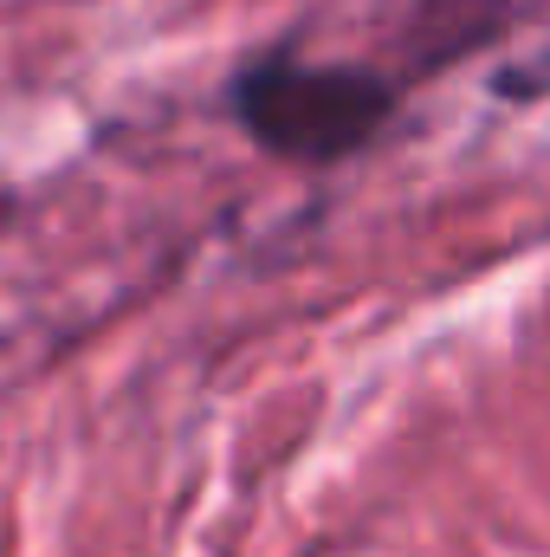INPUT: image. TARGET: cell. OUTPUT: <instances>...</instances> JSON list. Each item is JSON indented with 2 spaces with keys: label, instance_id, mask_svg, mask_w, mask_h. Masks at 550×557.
Segmentation results:
<instances>
[{
  "label": "cell",
  "instance_id": "cell-1",
  "mask_svg": "<svg viewBox=\"0 0 550 557\" xmlns=\"http://www.w3.org/2000/svg\"><path fill=\"white\" fill-rule=\"evenodd\" d=\"M227 104L266 156L330 169L389 131V117L402 111V85L370 65H311L291 46H278L234 72Z\"/></svg>",
  "mask_w": 550,
  "mask_h": 557
},
{
  "label": "cell",
  "instance_id": "cell-2",
  "mask_svg": "<svg viewBox=\"0 0 550 557\" xmlns=\"http://www.w3.org/2000/svg\"><path fill=\"white\" fill-rule=\"evenodd\" d=\"M492 91H499V98H512V104L550 98V46H545V52H532V59H518V65H505V72L492 78Z\"/></svg>",
  "mask_w": 550,
  "mask_h": 557
}]
</instances>
